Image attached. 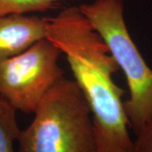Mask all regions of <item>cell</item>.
I'll use <instances>...</instances> for the list:
<instances>
[{
    "label": "cell",
    "mask_w": 152,
    "mask_h": 152,
    "mask_svg": "<svg viewBox=\"0 0 152 152\" xmlns=\"http://www.w3.org/2000/svg\"><path fill=\"white\" fill-rule=\"evenodd\" d=\"M48 21L47 38L65 55L91 111L96 152H132L125 91L113 80L119 68L107 45L79 7L66 8Z\"/></svg>",
    "instance_id": "cell-1"
},
{
    "label": "cell",
    "mask_w": 152,
    "mask_h": 152,
    "mask_svg": "<svg viewBox=\"0 0 152 152\" xmlns=\"http://www.w3.org/2000/svg\"><path fill=\"white\" fill-rule=\"evenodd\" d=\"M59 48L48 38L0 61V96L16 111L34 113L49 90L64 77Z\"/></svg>",
    "instance_id": "cell-4"
},
{
    "label": "cell",
    "mask_w": 152,
    "mask_h": 152,
    "mask_svg": "<svg viewBox=\"0 0 152 152\" xmlns=\"http://www.w3.org/2000/svg\"><path fill=\"white\" fill-rule=\"evenodd\" d=\"M132 152H152V120L136 133Z\"/></svg>",
    "instance_id": "cell-8"
},
{
    "label": "cell",
    "mask_w": 152,
    "mask_h": 152,
    "mask_svg": "<svg viewBox=\"0 0 152 152\" xmlns=\"http://www.w3.org/2000/svg\"><path fill=\"white\" fill-rule=\"evenodd\" d=\"M17 152H96L91 114L75 80L49 90L18 139Z\"/></svg>",
    "instance_id": "cell-2"
},
{
    "label": "cell",
    "mask_w": 152,
    "mask_h": 152,
    "mask_svg": "<svg viewBox=\"0 0 152 152\" xmlns=\"http://www.w3.org/2000/svg\"><path fill=\"white\" fill-rule=\"evenodd\" d=\"M64 0H0V16L53 10Z\"/></svg>",
    "instance_id": "cell-7"
},
{
    "label": "cell",
    "mask_w": 152,
    "mask_h": 152,
    "mask_svg": "<svg viewBox=\"0 0 152 152\" xmlns=\"http://www.w3.org/2000/svg\"><path fill=\"white\" fill-rule=\"evenodd\" d=\"M48 17L12 14L0 16V61L21 53L47 37Z\"/></svg>",
    "instance_id": "cell-5"
},
{
    "label": "cell",
    "mask_w": 152,
    "mask_h": 152,
    "mask_svg": "<svg viewBox=\"0 0 152 152\" xmlns=\"http://www.w3.org/2000/svg\"><path fill=\"white\" fill-rule=\"evenodd\" d=\"M124 0H94L80 10L102 37L122 69L129 91L124 102L129 127L134 133L152 120V69L131 37L124 15Z\"/></svg>",
    "instance_id": "cell-3"
},
{
    "label": "cell",
    "mask_w": 152,
    "mask_h": 152,
    "mask_svg": "<svg viewBox=\"0 0 152 152\" xmlns=\"http://www.w3.org/2000/svg\"><path fill=\"white\" fill-rule=\"evenodd\" d=\"M16 110L0 96V152H15V142L20 134L16 118Z\"/></svg>",
    "instance_id": "cell-6"
}]
</instances>
